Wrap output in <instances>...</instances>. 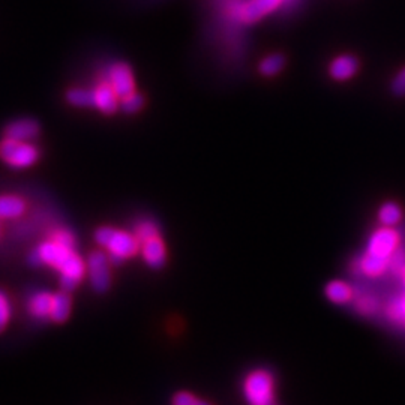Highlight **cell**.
<instances>
[{"instance_id": "1", "label": "cell", "mask_w": 405, "mask_h": 405, "mask_svg": "<svg viewBox=\"0 0 405 405\" xmlns=\"http://www.w3.org/2000/svg\"><path fill=\"white\" fill-rule=\"evenodd\" d=\"M95 240L109 251V257L114 265L122 263L123 260L133 258L138 253V248L141 245L135 238V234L111 227H101L96 230Z\"/></svg>"}, {"instance_id": "2", "label": "cell", "mask_w": 405, "mask_h": 405, "mask_svg": "<svg viewBox=\"0 0 405 405\" xmlns=\"http://www.w3.org/2000/svg\"><path fill=\"white\" fill-rule=\"evenodd\" d=\"M243 395L250 405H277L275 377L269 370H254L245 378Z\"/></svg>"}, {"instance_id": "3", "label": "cell", "mask_w": 405, "mask_h": 405, "mask_svg": "<svg viewBox=\"0 0 405 405\" xmlns=\"http://www.w3.org/2000/svg\"><path fill=\"white\" fill-rule=\"evenodd\" d=\"M39 158L36 146L30 141L4 138L0 143V160L12 168H28Z\"/></svg>"}, {"instance_id": "4", "label": "cell", "mask_w": 405, "mask_h": 405, "mask_svg": "<svg viewBox=\"0 0 405 405\" xmlns=\"http://www.w3.org/2000/svg\"><path fill=\"white\" fill-rule=\"evenodd\" d=\"M74 253H75L74 248H68L50 239L47 242H43L32 253L30 263L33 266L47 265L55 267L56 270H60Z\"/></svg>"}, {"instance_id": "5", "label": "cell", "mask_w": 405, "mask_h": 405, "mask_svg": "<svg viewBox=\"0 0 405 405\" xmlns=\"http://www.w3.org/2000/svg\"><path fill=\"white\" fill-rule=\"evenodd\" d=\"M110 261L111 260L101 251L90 253L87 258L89 281L96 293H104L110 289L111 285Z\"/></svg>"}, {"instance_id": "6", "label": "cell", "mask_w": 405, "mask_h": 405, "mask_svg": "<svg viewBox=\"0 0 405 405\" xmlns=\"http://www.w3.org/2000/svg\"><path fill=\"white\" fill-rule=\"evenodd\" d=\"M399 248V234L392 227H383L372 233L368 242V253L375 255L389 257Z\"/></svg>"}, {"instance_id": "7", "label": "cell", "mask_w": 405, "mask_h": 405, "mask_svg": "<svg viewBox=\"0 0 405 405\" xmlns=\"http://www.w3.org/2000/svg\"><path fill=\"white\" fill-rule=\"evenodd\" d=\"M281 4L282 0H246L239 9V18L245 24H254L275 12Z\"/></svg>"}, {"instance_id": "8", "label": "cell", "mask_w": 405, "mask_h": 405, "mask_svg": "<svg viewBox=\"0 0 405 405\" xmlns=\"http://www.w3.org/2000/svg\"><path fill=\"white\" fill-rule=\"evenodd\" d=\"M86 270H87V265L84 263V260L77 253H74L67 263H65V266L59 270L62 289L67 292L74 290L75 287L80 285V282L83 281Z\"/></svg>"}, {"instance_id": "9", "label": "cell", "mask_w": 405, "mask_h": 405, "mask_svg": "<svg viewBox=\"0 0 405 405\" xmlns=\"http://www.w3.org/2000/svg\"><path fill=\"white\" fill-rule=\"evenodd\" d=\"M109 82L119 98L134 94L133 71L126 63H114L109 71Z\"/></svg>"}, {"instance_id": "10", "label": "cell", "mask_w": 405, "mask_h": 405, "mask_svg": "<svg viewBox=\"0 0 405 405\" xmlns=\"http://www.w3.org/2000/svg\"><path fill=\"white\" fill-rule=\"evenodd\" d=\"M360 62L353 55H339L329 63V75L335 82H348L359 72Z\"/></svg>"}, {"instance_id": "11", "label": "cell", "mask_w": 405, "mask_h": 405, "mask_svg": "<svg viewBox=\"0 0 405 405\" xmlns=\"http://www.w3.org/2000/svg\"><path fill=\"white\" fill-rule=\"evenodd\" d=\"M39 123L29 117L17 119L11 122L5 128V138H12L18 141H32L39 135Z\"/></svg>"}, {"instance_id": "12", "label": "cell", "mask_w": 405, "mask_h": 405, "mask_svg": "<svg viewBox=\"0 0 405 405\" xmlns=\"http://www.w3.org/2000/svg\"><path fill=\"white\" fill-rule=\"evenodd\" d=\"M389 257H382V255H375L372 253H365L363 257H360L356 261V269L363 273L365 277L370 278H377L382 277L383 273H386V270H389Z\"/></svg>"}, {"instance_id": "13", "label": "cell", "mask_w": 405, "mask_h": 405, "mask_svg": "<svg viewBox=\"0 0 405 405\" xmlns=\"http://www.w3.org/2000/svg\"><path fill=\"white\" fill-rule=\"evenodd\" d=\"M141 251H143V258H145V261L150 267L161 269L165 265L167 248L160 236L141 243Z\"/></svg>"}, {"instance_id": "14", "label": "cell", "mask_w": 405, "mask_h": 405, "mask_svg": "<svg viewBox=\"0 0 405 405\" xmlns=\"http://www.w3.org/2000/svg\"><path fill=\"white\" fill-rule=\"evenodd\" d=\"M53 297L48 292H36L29 297L28 309L33 318L45 320L51 318V308H53Z\"/></svg>"}, {"instance_id": "15", "label": "cell", "mask_w": 405, "mask_h": 405, "mask_svg": "<svg viewBox=\"0 0 405 405\" xmlns=\"http://www.w3.org/2000/svg\"><path fill=\"white\" fill-rule=\"evenodd\" d=\"M117 94L114 92V89L111 87L110 83H102L95 89V99H96V106L95 109L101 110L102 113L106 114H113L117 110Z\"/></svg>"}, {"instance_id": "16", "label": "cell", "mask_w": 405, "mask_h": 405, "mask_svg": "<svg viewBox=\"0 0 405 405\" xmlns=\"http://www.w3.org/2000/svg\"><path fill=\"white\" fill-rule=\"evenodd\" d=\"M26 212V201L17 195H0V218L16 219Z\"/></svg>"}, {"instance_id": "17", "label": "cell", "mask_w": 405, "mask_h": 405, "mask_svg": "<svg viewBox=\"0 0 405 405\" xmlns=\"http://www.w3.org/2000/svg\"><path fill=\"white\" fill-rule=\"evenodd\" d=\"M326 296L333 304L344 305L355 299V290L344 281H332L326 287Z\"/></svg>"}, {"instance_id": "18", "label": "cell", "mask_w": 405, "mask_h": 405, "mask_svg": "<svg viewBox=\"0 0 405 405\" xmlns=\"http://www.w3.org/2000/svg\"><path fill=\"white\" fill-rule=\"evenodd\" d=\"M72 300L67 290L56 293L53 297V308H51V320L56 323L67 321L71 316Z\"/></svg>"}, {"instance_id": "19", "label": "cell", "mask_w": 405, "mask_h": 405, "mask_svg": "<svg viewBox=\"0 0 405 405\" xmlns=\"http://www.w3.org/2000/svg\"><path fill=\"white\" fill-rule=\"evenodd\" d=\"M287 65V59L282 53H272L266 57H263L258 63V72L266 78H272L284 71Z\"/></svg>"}, {"instance_id": "20", "label": "cell", "mask_w": 405, "mask_h": 405, "mask_svg": "<svg viewBox=\"0 0 405 405\" xmlns=\"http://www.w3.org/2000/svg\"><path fill=\"white\" fill-rule=\"evenodd\" d=\"M67 101L74 107L80 109H95L96 99H95V89L86 90V89H71L67 94Z\"/></svg>"}, {"instance_id": "21", "label": "cell", "mask_w": 405, "mask_h": 405, "mask_svg": "<svg viewBox=\"0 0 405 405\" xmlns=\"http://www.w3.org/2000/svg\"><path fill=\"white\" fill-rule=\"evenodd\" d=\"M401 218H402L401 207L394 201L384 203L380 207V211H378V221H380L384 227L396 226Z\"/></svg>"}, {"instance_id": "22", "label": "cell", "mask_w": 405, "mask_h": 405, "mask_svg": "<svg viewBox=\"0 0 405 405\" xmlns=\"http://www.w3.org/2000/svg\"><path fill=\"white\" fill-rule=\"evenodd\" d=\"M355 308L363 316H372L378 309V300L375 296L368 293H360L355 296Z\"/></svg>"}, {"instance_id": "23", "label": "cell", "mask_w": 405, "mask_h": 405, "mask_svg": "<svg viewBox=\"0 0 405 405\" xmlns=\"http://www.w3.org/2000/svg\"><path fill=\"white\" fill-rule=\"evenodd\" d=\"M135 238L140 240V243H145L156 236H160V230L156 227L155 222L152 221H141L135 227Z\"/></svg>"}, {"instance_id": "24", "label": "cell", "mask_w": 405, "mask_h": 405, "mask_svg": "<svg viewBox=\"0 0 405 405\" xmlns=\"http://www.w3.org/2000/svg\"><path fill=\"white\" fill-rule=\"evenodd\" d=\"M12 317V304L9 296L0 290V333H2Z\"/></svg>"}, {"instance_id": "25", "label": "cell", "mask_w": 405, "mask_h": 405, "mask_svg": "<svg viewBox=\"0 0 405 405\" xmlns=\"http://www.w3.org/2000/svg\"><path fill=\"white\" fill-rule=\"evenodd\" d=\"M389 90L395 98H405V67H402L392 78Z\"/></svg>"}, {"instance_id": "26", "label": "cell", "mask_w": 405, "mask_h": 405, "mask_svg": "<svg viewBox=\"0 0 405 405\" xmlns=\"http://www.w3.org/2000/svg\"><path fill=\"white\" fill-rule=\"evenodd\" d=\"M50 239L55 240L60 245H65L68 248H74L75 250V236L72 234V231H70L68 228H55L50 234Z\"/></svg>"}, {"instance_id": "27", "label": "cell", "mask_w": 405, "mask_h": 405, "mask_svg": "<svg viewBox=\"0 0 405 405\" xmlns=\"http://www.w3.org/2000/svg\"><path fill=\"white\" fill-rule=\"evenodd\" d=\"M122 109L125 113H129V114H133V113H137L138 110H141V107L145 106V99H143L138 94H131L125 98H122Z\"/></svg>"}, {"instance_id": "28", "label": "cell", "mask_w": 405, "mask_h": 405, "mask_svg": "<svg viewBox=\"0 0 405 405\" xmlns=\"http://www.w3.org/2000/svg\"><path fill=\"white\" fill-rule=\"evenodd\" d=\"M405 267V250L402 248H398V250L390 255V261H389V270H392L396 275H401V272Z\"/></svg>"}, {"instance_id": "29", "label": "cell", "mask_w": 405, "mask_h": 405, "mask_svg": "<svg viewBox=\"0 0 405 405\" xmlns=\"http://www.w3.org/2000/svg\"><path fill=\"white\" fill-rule=\"evenodd\" d=\"M173 405H211L209 402L194 396L189 392H179L173 398Z\"/></svg>"}, {"instance_id": "30", "label": "cell", "mask_w": 405, "mask_h": 405, "mask_svg": "<svg viewBox=\"0 0 405 405\" xmlns=\"http://www.w3.org/2000/svg\"><path fill=\"white\" fill-rule=\"evenodd\" d=\"M399 304H401V321L405 324V294L399 296Z\"/></svg>"}, {"instance_id": "31", "label": "cell", "mask_w": 405, "mask_h": 405, "mask_svg": "<svg viewBox=\"0 0 405 405\" xmlns=\"http://www.w3.org/2000/svg\"><path fill=\"white\" fill-rule=\"evenodd\" d=\"M401 278H402V282H404V287H405V267H404V270L401 272Z\"/></svg>"}, {"instance_id": "32", "label": "cell", "mask_w": 405, "mask_h": 405, "mask_svg": "<svg viewBox=\"0 0 405 405\" xmlns=\"http://www.w3.org/2000/svg\"><path fill=\"white\" fill-rule=\"evenodd\" d=\"M0 219H2V218H0ZM0 238H2V226H0Z\"/></svg>"}]
</instances>
